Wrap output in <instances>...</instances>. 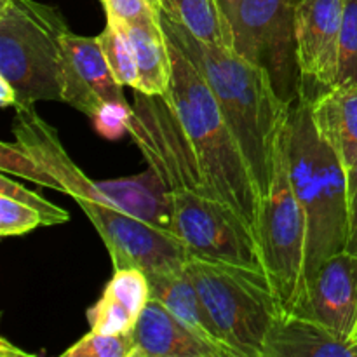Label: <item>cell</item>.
Segmentation results:
<instances>
[{"mask_svg": "<svg viewBox=\"0 0 357 357\" xmlns=\"http://www.w3.org/2000/svg\"><path fill=\"white\" fill-rule=\"evenodd\" d=\"M128 135L167 188L171 230L183 241L190 257L265 271L260 244L213 190L166 96L135 91Z\"/></svg>", "mask_w": 357, "mask_h": 357, "instance_id": "6da1fadb", "label": "cell"}, {"mask_svg": "<svg viewBox=\"0 0 357 357\" xmlns=\"http://www.w3.org/2000/svg\"><path fill=\"white\" fill-rule=\"evenodd\" d=\"M160 23L167 38L190 59L211 87L265 201L274 180L279 145L291 105L278 96L264 70L241 58L234 49L197 40L162 13Z\"/></svg>", "mask_w": 357, "mask_h": 357, "instance_id": "7a4b0ae2", "label": "cell"}, {"mask_svg": "<svg viewBox=\"0 0 357 357\" xmlns=\"http://www.w3.org/2000/svg\"><path fill=\"white\" fill-rule=\"evenodd\" d=\"M167 42L173 56V79L166 100L213 190L241 216L260 244L264 199L250 164L204 77L169 38Z\"/></svg>", "mask_w": 357, "mask_h": 357, "instance_id": "3957f363", "label": "cell"}, {"mask_svg": "<svg viewBox=\"0 0 357 357\" xmlns=\"http://www.w3.org/2000/svg\"><path fill=\"white\" fill-rule=\"evenodd\" d=\"M289 178L307 222L305 289L317 268L347 250V167L317 132L305 93L291 105L288 119Z\"/></svg>", "mask_w": 357, "mask_h": 357, "instance_id": "277c9868", "label": "cell"}, {"mask_svg": "<svg viewBox=\"0 0 357 357\" xmlns=\"http://www.w3.org/2000/svg\"><path fill=\"white\" fill-rule=\"evenodd\" d=\"M68 31L56 7L0 0V77L16 91V108L63 101V38Z\"/></svg>", "mask_w": 357, "mask_h": 357, "instance_id": "5b68a950", "label": "cell"}, {"mask_svg": "<svg viewBox=\"0 0 357 357\" xmlns=\"http://www.w3.org/2000/svg\"><path fill=\"white\" fill-rule=\"evenodd\" d=\"M187 272L237 357H264L265 340L284 314L267 272L190 257Z\"/></svg>", "mask_w": 357, "mask_h": 357, "instance_id": "8992f818", "label": "cell"}, {"mask_svg": "<svg viewBox=\"0 0 357 357\" xmlns=\"http://www.w3.org/2000/svg\"><path fill=\"white\" fill-rule=\"evenodd\" d=\"M234 35V51L264 70L275 93L293 105L303 93L296 51L300 0H222Z\"/></svg>", "mask_w": 357, "mask_h": 357, "instance_id": "52a82bcc", "label": "cell"}, {"mask_svg": "<svg viewBox=\"0 0 357 357\" xmlns=\"http://www.w3.org/2000/svg\"><path fill=\"white\" fill-rule=\"evenodd\" d=\"M305 244V215L289 178L286 124L279 145L274 180L264 201L260 223L261 260L284 314H295L303 302Z\"/></svg>", "mask_w": 357, "mask_h": 357, "instance_id": "ba28073f", "label": "cell"}, {"mask_svg": "<svg viewBox=\"0 0 357 357\" xmlns=\"http://www.w3.org/2000/svg\"><path fill=\"white\" fill-rule=\"evenodd\" d=\"M77 204L100 234L114 271L132 267L152 275L187 265L190 251L171 230L89 199H79Z\"/></svg>", "mask_w": 357, "mask_h": 357, "instance_id": "9c48e42d", "label": "cell"}, {"mask_svg": "<svg viewBox=\"0 0 357 357\" xmlns=\"http://www.w3.org/2000/svg\"><path fill=\"white\" fill-rule=\"evenodd\" d=\"M345 3L347 0H300L296 10V51L303 89L314 86L319 94L337 86Z\"/></svg>", "mask_w": 357, "mask_h": 357, "instance_id": "30bf717a", "label": "cell"}, {"mask_svg": "<svg viewBox=\"0 0 357 357\" xmlns=\"http://www.w3.org/2000/svg\"><path fill=\"white\" fill-rule=\"evenodd\" d=\"M98 37L72 31L63 38V101L93 119L107 103H128Z\"/></svg>", "mask_w": 357, "mask_h": 357, "instance_id": "8fae6325", "label": "cell"}, {"mask_svg": "<svg viewBox=\"0 0 357 357\" xmlns=\"http://www.w3.org/2000/svg\"><path fill=\"white\" fill-rule=\"evenodd\" d=\"M295 314L314 317L342 340L352 342L357 328V255L342 251L328 258L307 282Z\"/></svg>", "mask_w": 357, "mask_h": 357, "instance_id": "7c38bea8", "label": "cell"}, {"mask_svg": "<svg viewBox=\"0 0 357 357\" xmlns=\"http://www.w3.org/2000/svg\"><path fill=\"white\" fill-rule=\"evenodd\" d=\"M135 357H234L185 326L157 300L150 298L132 330Z\"/></svg>", "mask_w": 357, "mask_h": 357, "instance_id": "4fadbf2b", "label": "cell"}, {"mask_svg": "<svg viewBox=\"0 0 357 357\" xmlns=\"http://www.w3.org/2000/svg\"><path fill=\"white\" fill-rule=\"evenodd\" d=\"M264 357H357V344L342 340L314 317L282 314L268 331Z\"/></svg>", "mask_w": 357, "mask_h": 357, "instance_id": "5bb4252c", "label": "cell"}, {"mask_svg": "<svg viewBox=\"0 0 357 357\" xmlns=\"http://www.w3.org/2000/svg\"><path fill=\"white\" fill-rule=\"evenodd\" d=\"M310 112L321 138L351 169L357 162V84L335 86L310 98Z\"/></svg>", "mask_w": 357, "mask_h": 357, "instance_id": "9a60e30c", "label": "cell"}, {"mask_svg": "<svg viewBox=\"0 0 357 357\" xmlns=\"http://www.w3.org/2000/svg\"><path fill=\"white\" fill-rule=\"evenodd\" d=\"M150 291L152 298L162 303L176 319L194 333L202 337L211 344L227 349L237 357L236 352L227 345L225 338L220 333L218 326L213 321L201 293L195 288L194 281L188 275L187 267L174 272H160V274L149 275Z\"/></svg>", "mask_w": 357, "mask_h": 357, "instance_id": "2e32d148", "label": "cell"}, {"mask_svg": "<svg viewBox=\"0 0 357 357\" xmlns=\"http://www.w3.org/2000/svg\"><path fill=\"white\" fill-rule=\"evenodd\" d=\"M124 26L131 37L138 65L139 84L135 91L149 96H166L173 79V56L160 20L124 23Z\"/></svg>", "mask_w": 357, "mask_h": 357, "instance_id": "e0dca14e", "label": "cell"}, {"mask_svg": "<svg viewBox=\"0 0 357 357\" xmlns=\"http://www.w3.org/2000/svg\"><path fill=\"white\" fill-rule=\"evenodd\" d=\"M159 6L162 14L197 40L216 47H234L232 26L222 0H159Z\"/></svg>", "mask_w": 357, "mask_h": 357, "instance_id": "ac0fdd59", "label": "cell"}, {"mask_svg": "<svg viewBox=\"0 0 357 357\" xmlns=\"http://www.w3.org/2000/svg\"><path fill=\"white\" fill-rule=\"evenodd\" d=\"M98 40L115 80L124 87L138 89L139 75L135 47L124 23L114 16H107V24L98 35Z\"/></svg>", "mask_w": 357, "mask_h": 357, "instance_id": "d6986e66", "label": "cell"}, {"mask_svg": "<svg viewBox=\"0 0 357 357\" xmlns=\"http://www.w3.org/2000/svg\"><path fill=\"white\" fill-rule=\"evenodd\" d=\"M103 295L121 303L135 317H139L152 298L149 275L139 268H117L105 286Z\"/></svg>", "mask_w": 357, "mask_h": 357, "instance_id": "ffe728a7", "label": "cell"}, {"mask_svg": "<svg viewBox=\"0 0 357 357\" xmlns=\"http://www.w3.org/2000/svg\"><path fill=\"white\" fill-rule=\"evenodd\" d=\"M63 357H135L136 345L132 333L107 335L89 331L72 347L66 349Z\"/></svg>", "mask_w": 357, "mask_h": 357, "instance_id": "44dd1931", "label": "cell"}, {"mask_svg": "<svg viewBox=\"0 0 357 357\" xmlns=\"http://www.w3.org/2000/svg\"><path fill=\"white\" fill-rule=\"evenodd\" d=\"M357 84V0H347L342 20L337 86Z\"/></svg>", "mask_w": 357, "mask_h": 357, "instance_id": "7402d4cb", "label": "cell"}, {"mask_svg": "<svg viewBox=\"0 0 357 357\" xmlns=\"http://www.w3.org/2000/svg\"><path fill=\"white\" fill-rule=\"evenodd\" d=\"M136 321L138 317L132 316L121 303L103 293H101L100 300L87 310V323H89L91 331H96V333H132Z\"/></svg>", "mask_w": 357, "mask_h": 357, "instance_id": "603a6c76", "label": "cell"}, {"mask_svg": "<svg viewBox=\"0 0 357 357\" xmlns=\"http://www.w3.org/2000/svg\"><path fill=\"white\" fill-rule=\"evenodd\" d=\"M40 225L44 227V220L37 209L0 194V236H24Z\"/></svg>", "mask_w": 357, "mask_h": 357, "instance_id": "cb8c5ba5", "label": "cell"}, {"mask_svg": "<svg viewBox=\"0 0 357 357\" xmlns=\"http://www.w3.org/2000/svg\"><path fill=\"white\" fill-rule=\"evenodd\" d=\"M0 194L9 195V197L16 199V201H21L24 202V204L31 206L33 209H37V211L40 213L42 220H44V227L59 225V223H66L70 220V215L65 209L51 204L47 199L38 195L37 192H31L28 190V188H24L23 185L16 183V181L10 180L6 173L0 178Z\"/></svg>", "mask_w": 357, "mask_h": 357, "instance_id": "d4e9b609", "label": "cell"}, {"mask_svg": "<svg viewBox=\"0 0 357 357\" xmlns=\"http://www.w3.org/2000/svg\"><path fill=\"white\" fill-rule=\"evenodd\" d=\"M107 16H114L124 23H143L160 20L159 0H101Z\"/></svg>", "mask_w": 357, "mask_h": 357, "instance_id": "484cf974", "label": "cell"}, {"mask_svg": "<svg viewBox=\"0 0 357 357\" xmlns=\"http://www.w3.org/2000/svg\"><path fill=\"white\" fill-rule=\"evenodd\" d=\"M131 114L132 107L128 103H107L93 117L94 128L105 138L117 139L129 131Z\"/></svg>", "mask_w": 357, "mask_h": 357, "instance_id": "4316f807", "label": "cell"}, {"mask_svg": "<svg viewBox=\"0 0 357 357\" xmlns=\"http://www.w3.org/2000/svg\"><path fill=\"white\" fill-rule=\"evenodd\" d=\"M347 194H349V253L357 255V162L347 169Z\"/></svg>", "mask_w": 357, "mask_h": 357, "instance_id": "83f0119b", "label": "cell"}, {"mask_svg": "<svg viewBox=\"0 0 357 357\" xmlns=\"http://www.w3.org/2000/svg\"><path fill=\"white\" fill-rule=\"evenodd\" d=\"M0 105H2L3 108L7 107L16 108L17 105L16 91H14V87L10 86L6 79H2V77H0Z\"/></svg>", "mask_w": 357, "mask_h": 357, "instance_id": "f1b7e54d", "label": "cell"}, {"mask_svg": "<svg viewBox=\"0 0 357 357\" xmlns=\"http://www.w3.org/2000/svg\"><path fill=\"white\" fill-rule=\"evenodd\" d=\"M0 356L2 357H28V354L24 351H21V349L14 347L13 344H9V340H6V338H2L0 340Z\"/></svg>", "mask_w": 357, "mask_h": 357, "instance_id": "f546056e", "label": "cell"}, {"mask_svg": "<svg viewBox=\"0 0 357 357\" xmlns=\"http://www.w3.org/2000/svg\"><path fill=\"white\" fill-rule=\"evenodd\" d=\"M352 342H354V344H357V328H356V331H354V337H352Z\"/></svg>", "mask_w": 357, "mask_h": 357, "instance_id": "4dcf8cb0", "label": "cell"}]
</instances>
